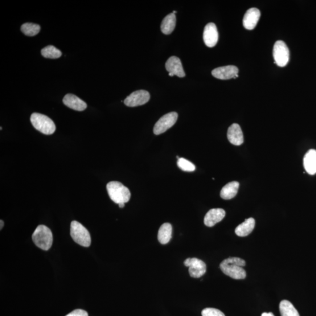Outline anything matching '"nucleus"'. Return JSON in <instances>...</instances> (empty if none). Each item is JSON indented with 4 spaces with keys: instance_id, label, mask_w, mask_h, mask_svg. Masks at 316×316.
Instances as JSON below:
<instances>
[{
    "instance_id": "obj_1",
    "label": "nucleus",
    "mask_w": 316,
    "mask_h": 316,
    "mask_svg": "<svg viewBox=\"0 0 316 316\" xmlns=\"http://www.w3.org/2000/svg\"><path fill=\"white\" fill-rule=\"evenodd\" d=\"M245 264V261L241 258L230 257L221 262L220 268L225 275L235 280H244L247 276L243 268Z\"/></svg>"
},
{
    "instance_id": "obj_2",
    "label": "nucleus",
    "mask_w": 316,
    "mask_h": 316,
    "mask_svg": "<svg viewBox=\"0 0 316 316\" xmlns=\"http://www.w3.org/2000/svg\"><path fill=\"white\" fill-rule=\"evenodd\" d=\"M108 191L111 200L118 204L129 202L131 193L128 188L119 182L113 181L107 184Z\"/></svg>"
},
{
    "instance_id": "obj_3",
    "label": "nucleus",
    "mask_w": 316,
    "mask_h": 316,
    "mask_svg": "<svg viewBox=\"0 0 316 316\" xmlns=\"http://www.w3.org/2000/svg\"><path fill=\"white\" fill-rule=\"evenodd\" d=\"M32 240L38 248L48 251L52 247L53 235L50 229L44 225H39L33 233Z\"/></svg>"
},
{
    "instance_id": "obj_4",
    "label": "nucleus",
    "mask_w": 316,
    "mask_h": 316,
    "mask_svg": "<svg viewBox=\"0 0 316 316\" xmlns=\"http://www.w3.org/2000/svg\"><path fill=\"white\" fill-rule=\"evenodd\" d=\"M31 122L34 128L45 135H52L55 132L56 126L50 118L39 113H33Z\"/></svg>"
},
{
    "instance_id": "obj_5",
    "label": "nucleus",
    "mask_w": 316,
    "mask_h": 316,
    "mask_svg": "<svg viewBox=\"0 0 316 316\" xmlns=\"http://www.w3.org/2000/svg\"><path fill=\"white\" fill-rule=\"evenodd\" d=\"M71 236L78 244L89 247L91 244V237L87 229L76 221H73L71 225Z\"/></svg>"
},
{
    "instance_id": "obj_6",
    "label": "nucleus",
    "mask_w": 316,
    "mask_h": 316,
    "mask_svg": "<svg viewBox=\"0 0 316 316\" xmlns=\"http://www.w3.org/2000/svg\"><path fill=\"white\" fill-rule=\"evenodd\" d=\"M273 56L278 67H285L289 61L290 52L286 44L282 40H278L274 45Z\"/></svg>"
},
{
    "instance_id": "obj_7",
    "label": "nucleus",
    "mask_w": 316,
    "mask_h": 316,
    "mask_svg": "<svg viewBox=\"0 0 316 316\" xmlns=\"http://www.w3.org/2000/svg\"><path fill=\"white\" fill-rule=\"evenodd\" d=\"M178 118V114L176 112H171L164 115L156 123L154 128V134L158 135L166 132L167 130L175 125L177 121Z\"/></svg>"
},
{
    "instance_id": "obj_8",
    "label": "nucleus",
    "mask_w": 316,
    "mask_h": 316,
    "mask_svg": "<svg viewBox=\"0 0 316 316\" xmlns=\"http://www.w3.org/2000/svg\"><path fill=\"white\" fill-rule=\"evenodd\" d=\"M184 264L188 268V272L192 278H200L206 272V264L198 258H187L184 261Z\"/></svg>"
},
{
    "instance_id": "obj_9",
    "label": "nucleus",
    "mask_w": 316,
    "mask_h": 316,
    "mask_svg": "<svg viewBox=\"0 0 316 316\" xmlns=\"http://www.w3.org/2000/svg\"><path fill=\"white\" fill-rule=\"evenodd\" d=\"M150 94L146 90H140L134 92L124 100V104L130 108L142 106L149 102Z\"/></svg>"
},
{
    "instance_id": "obj_10",
    "label": "nucleus",
    "mask_w": 316,
    "mask_h": 316,
    "mask_svg": "<svg viewBox=\"0 0 316 316\" xmlns=\"http://www.w3.org/2000/svg\"><path fill=\"white\" fill-rule=\"evenodd\" d=\"M239 69L235 66L229 65L225 67L217 68L212 71V75L217 79L221 80H228L239 77Z\"/></svg>"
},
{
    "instance_id": "obj_11",
    "label": "nucleus",
    "mask_w": 316,
    "mask_h": 316,
    "mask_svg": "<svg viewBox=\"0 0 316 316\" xmlns=\"http://www.w3.org/2000/svg\"><path fill=\"white\" fill-rule=\"evenodd\" d=\"M203 40L205 44L209 48L216 46L219 40V32L214 23H208L204 28Z\"/></svg>"
},
{
    "instance_id": "obj_12",
    "label": "nucleus",
    "mask_w": 316,
    "mask_h": 316,
    "mask_svg": "<svg viewBox=\"0 0 316 316\" xmlns=\"http://www.w3.org/2000/svg\"><path fill=\"white\" fill-rule=\"evenodd\" d=\"M261 16V12L256 8H250L246 12L243 18V26L248 30L256 28Z\"/></svg>"
},
{
    "instance_id": "obj_13",
    "label": "nucleus",
    "mask_w": 316,
    "mask_h": 316,
    "mask_svg": "<svg viewBox=\"0 0 316 316\" xmlns=\"http://www.w3.org/2000/svg\"><path fill=\"white\" fill-rule=\"evenodd\" d=\"M165 67L166 71L173 74L174 75L179 77H184L186 76L181 60L178 57L174 56L170 57L166 61Z\"/></svg>"
},
{
    "instance_id": "obj_14",
    "label": "nucleus",
    "mask_w": 316,
    "mask_h": 316,
    "mask_svg": "<svg viewBox=\"0 0 316 316\" xmlns=\"http://www.w3.org/2000/svg\"><path fill=\"white\" fill-rule=\"evenodd\" d=\"M225 216V212L222 208H213L204 217V223L206 226L212 227L220 222Z\"/></svg>"
},
{
    "instance_id": "obj_15",
    "label": "nucleus",
    "mask_w": 316,
    "mask_h": 316,
    "mask_svg": "<svg viewBox=\"0 0 316 316\" xmlns=\"http://www.w3.org/2000/svg\"><path fill=\"white\" fill-rule=\"evenodd\" d=\"M227 138L233 145L239 146L244 142L243 131L238 124H233L229 127L227 131Z\"/></svg>"
},
{
    "instance_id": "obj_16",
    "label": "nucleus",
    "mask_w": 316,
    "mask_h": 316,
    "mask_svg": "<svg viewBox=\"0 0 316 316\" xmlns=\"http://www.w3.org/2000/svg\"><path fill=\"white\" fill-rule=\"evenodd\" d=\"M63 102L69 108L78 111V112L84 111L88 107L87 104L84 101L72 94H67L64 98Z\"/></svg>"
},
{
    "instance_id": "obj_17",
    "label": "nucleus",
    "mask_w": 316,
    "mask_h": 316,
    "mask_svg": "<svg viewBox=\"0 0 316 316\" xmlns=\"http://www.w3.org/2000/svg\"><path fill=\"white\" fill-rule=\"evenodd\" d=\"M303 165L309 175L316 174V150H310L307 152L303 158Z\"/></svg>"
},
{
    "instance_id": "obj_18",
    "label": "nucleus",
    "mask_w": 316,
    "mask_h": 316,
    "mask_svg": "<svg viewBox=\"0 0 316 316\" xmlns=\"http://www.w3.org/2000/svg\"><path fill=\"white\" fill-rule=\"evenodd\" d=\"M239 183L236 181L227 183L221 191V198L224 200H230L235 198L239 191Z\"/></svg>"
},
{
    "instance_id": "obj_19",
    "label": "nucleus",
    "mask_w": 316,
    "mask_h": 316,
    "mask_svg": "<svg viewBox=\"0 0 316 316\" xmlns=\"http://www.w3.org/2000/svg\"><path fill=\"white\" fill-rule=\"evenodd\" d=\"M256 221L253 218L246 219L236 228V234L239 237H246L251 234L255 227Z\"/></svg>"
},
{
    "instance_id": "obj_20",
    "label": "nucleus",
    "mask_w": 316,
    "mask_h": 316,
    "mask_svg": "<svg viewBox=\"0 0 316 316\" xmlns=\"http://www.w3.org/2000/svg\"><path fill=\"white\" fill-rule=\"evenodd\" d=\"M176 24V15L172 12L163 19L161 26V31L165 35L171 34L175 30Z\"/></svg>"
},
{
    "instance_id": "obj_21",
    "label": "nucleus",
    "mask_w": 316,
    "mask_h": 316,
    "mask_svg": "<svg viewBox=\"0 0 316 316\" xmlns=\"http://www.w3.org/2000/svg\"><path fill=\"white\" fill-rule=\"evenodd\" d=\"M172 227L170 223H164L160 227L158 231V239L159 243L166 244L172 239Z\"/></svg>"
},
{
    "instance_id": "obj_22",
    "label": "nucleus",
    "mask_w": 316,
    "mask_h": 316,
    "mask_svg": "<svg viewBox=\"0 0 316 316\" xmlns=\"http://www.w3.org/2000/svg\"><path fill=\"white\" fill-rule=\"evenodd\" d=\"M280 310L281 316H300L292 303L288 301L284 300L280 303Z\"/></svg>"
},
{
    "instance_id": "obj_23",
    "label": "nucleus",
    "mask_w": 316,
    "mask_h": 316,
    "mask_svg": "<svg viewBox=\"0 0 316 316\" xmlns=\"http://www.w3.org/2000/svg\"><path fill=\"white\" fill-rule=\"evenodd\" d=\"M41 54L46 58L57 59L61 56V52L52 45H49L41 51Z\"/></svg>"
},
{
    "instance_id": "obj_24",
    "label": "nucleus",
    "mask_w": 316,
    "mask_h": 316,
    "mask_svg": "<svg viewBox=\"0 0 316 316\" xmlns=\"http://www.w3.org/2000/svg\"><path fill=\"white\" fill-rule=\"evenodd\" d=\"M20 30L25 35L28 36H34L40 32V27L38 24L26 23L23 25Z\"/></svg>"
},
{
    "instance_id": "obj_25",
    "label": "nucleus",
    "mask_w": 316,
    "mask_h": 316,
    "mask_svg": "<svg viewBox=\"0 0 316 316\" xmlns=\"http://www.w3.org/2000/svg\"><path fill=\"white\" fill-rule=\"evenodd\" d=\"M177 165L180 170L185 172H194L196 170V166L188 160L180 158L178 159Z\"/></svg>"
},
{
    "instance_id": "obj_26",
    "label": "nucleus",
    "mask_w": 316,
    "mask_h": 316,
    "mask_svg": "<svg viewBox=\"0 0 316 316\" xmlns=\"http://www.w3.org/2000/svg\"><path fill=\"white\" fill-rule=\"evenodd\" d=\"M202 316H225L222 311L215 308H206L202 311Z\"/></svg>"
},
{
    "instance_id": "obj_27",
    "label": "nucleus",
    "mask_w": 316,
    "mask_h": 316,
    "mask_svg": "<svg viewBox=\"0 0 316 316\" xmlns=\"http://www.w3.org/2000/svg\"><path fill=\"white\" fill-rule=\"evenodd\" d=\"M66 316H89L87 311L81 309H76Z\"/></svg>"
},
{
    "instance_id": "obj_28",
    "label": "nucleus",
    "mask_w": 316,
    "mask_h": 316,
    "mask_svg": "<svg viewBox=\"0 0 316 316\" xmlns=\"http://www.w3.org/2000/svg\"><path fill=\"white\" fill-rule=\"evenodd\" d=\"M261 316H275L274 314L271 313H263L262 314Z\"/></svg>"
},
{
    "instance_id": "obj_29",
    "label": "nucleus",
    "mask_w": 316,
    "mask_h": 316,
    "mask_svg": "<svg viewBox=\"0 0 316 316\" xmlns=\"http://www.w3.org/2000/svg\"><path fill=\"white\" fill-rule=\"evenodd\" d=\"M119 207L124 208L125 207V203H120L118 204Z\"/></svg>"
},
{
    "instance_id": "obj_30",
    "label": "nucleus",
    "mask_w": 316,
    "mask_h": 316,
    "mask_svg": "<svg viewBox=\"0 0 316 316\" xmlns=\"http://www.w3.org/2000/svg\"><path fill=\"white\" fill-rule=\"evenodd\" d=\"M0 223H1V227H0V229H2L4 227V221L1 220H0Z\"/></svg>"
},
{
    "instance_id": "obj_31",
    "label": "nucleus",
    "mask_w": 316,
    "mask_h": 316,
    "mask_svg": "<svg viewBox=\"0 0 316 316\" xmlns=\"http://www.w3.org/2000/svg\"><path fill=\"white\" fill-rule=\"evenodd\" d=\"M169 76H172H172H174V75H173V74H172V73H169Z\"/></svg>"
},
{
    "instance_id": "obj_32",
    "label": "nucleus",
    "mask_w": 316,
    "mask_h": 316,
    "mask_svg": "<svg viewBox=\"0 0 316 316\" xmlns=\"http://www.w3.org/2000/svg\"><path fill=\"white\" fill-rule=\"evenodd\" d=\"M176 12H176V11H174L173 12V13L175 14L176 13Z\"/></svg>"
}]
</instances>
